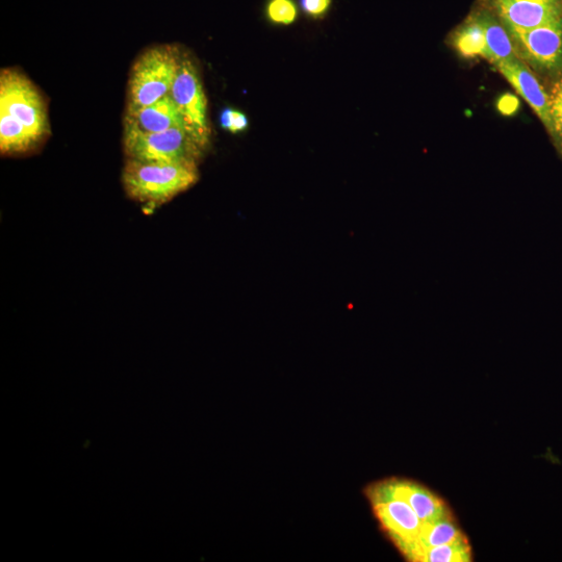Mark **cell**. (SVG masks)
Segmentation results:
<instances>
[{
	"mask_svg": "<svg viewBox=\"0 0 562 562\" xmlns=\"http://www.w3.org/2000/svg\"><path fill=\"white\" fill-rule=\"evenodd\" d=\"M123 149L126 159L196 165L206 150L184 126L172 127L160 133L124 131Z\"/></svg>",
	"mask_w": 562,
	"mask_h": 562,
	"instance_id": "cell-4",
	"label": "cell"
},
{
	"mask_svg": "<svg viewBox=\"0 0 562 562\" xmlns=\"http://www.w3.org/2000/svg\"><path fill=\"white\" fill-rule=\"evenodd\" d=\"M464 540H467V536L456 525L453 518L425 523L417 541L408 547L402 555L407 560L416 562L419 554L428 548L455 544Z\"/></svg>",
	"mask_w": 562,
	"mask_h": 562,
	"instance_id": "cell-13",
	"label": "cell"
},
{
	"mask_svg": "<svg viewBox=\"0 0 562 562\" xmlns=\"http://www.w3.org/2000/svg\"><path fill=\"white\" fill-rule=\"evenodd\" d=\"M220 123L224 130L234 134L241 133L248 127V119L245 114L233 109L222 111Z\"/></svg>",
	"mask_w": 562,
	"mask_h": 562,
	"instance_id": "cell-18",
	"label": "cell"
},
{
	"mask_svg": "<svg viewBox=\"0 0 562 562\" xmlns=\"http://www.w3.org/2000/svg\"><path fill=\"white\" fill-rule=\"evenodd\" d=\"M266 15L272 23L289 25L296 20L298 11L293 0H269Z\"/></svg>",
	"mask_w": 562,
	"mask_h": 562,
	"instance_id": "cell-17",
	"label": "cell"
},
{
	"mask_svg": "<svg viewBox=\"0 0 562 562\" xmlns=\"http://www.w3.org/2000/svg\"><path fill=\"white\" fill-rule=\"evenodd\" d=\"M366 496L371 504L390 499L404 501L424 524L452 518L445 501L415 481L391 478L376 482L366 490Z\"/></svg>",
	"mask_w": 562,
	"mask_h": 562,
	"instance_id": "cell-7",
	"label": "cell"
},
{
	"mask_svg": "<svg viewBox=\"0 0 562 562\" xmlns=\"http://www.w3.org/2000/svg\"><path fill=\"white\" fill-rule=\"evenodd\" d=\"M182 58L180 50L171 45L145 49L131 68L126 111L139 110L168 96Z\"/></svg>",
	"mask_w": 562,
	"mask_h": 562,
	"instance_id": "cell-3",
	"label": "cell"
},
{
	"mask_svg": "<svg viewBox=\"0 0 562 562\" xmlns=\"http://www.w3.org/2000/svg\"><path fill=\"white\" fill-rule=\"evenodd\" d=\"M124 131L160 133L172 127L184 126L180 111L170 94L150 106L135 111H125Z\"/></svg>",
	"mask_w": 562,
	"mask_h": 562,
	"instance_id": "cell-11",
	"label": "cell"
},
{
	"mask_svg": "<svg viewBox=\"0 0 562 562\" xmlns=\"http://www.w3.org/2000/svg\"><path fill=\"white\" fill-rule=\"evenodd\" d=\"M507 31L512 38L516 57L541 81L551 86L562 79V22L525 31Z\"/></svg>",
	"mask_w": 562,
	"mask_h": 562,
	"instance_id": "cell-5",
	"label": "cell"
},
{
	"mask_svg": "<svg viewBox=\"0 0 562 562\" xmlns=\"http://www.w3.org/2000/svg\"><path fill=\"white\" fill-rule=\"evenodd\" d=\"M170 96L180 111L185 129L204 148L211 139L208 100L194 62L183 55Z\"/></svg>",
	"mask_w": 562,
	"mask_h": 562,
	"instance_id": "cell-6",
	"label": "cell"
},
{
	"mask_svg": "<svg viewBox=\"0 0 562 562\" xmlns=\"http://www.w3.org/2000/svg\"><path fill=\"white\" fill-rule=\"evenodd\" d=\"M449 45L457 55L472 60L487 55V41L479 15L473 7L461 24L449 34Z\"/></svg>",
	"mask_w": 562,
	"mask_h": 562,
	"instance_id": "cell-12",
	"label": "cell"
},
{
	"mask_svg": "<svg viewBox=\"0 0 562 562\" xmlns=\"http://www.w3.org/2000/svg\"><path fill=\"white\" fill-rule=\"evenodd\" d=\"M371 505L382 531L388 534L401 553L417 541L424 523L410 505L397 499Z\"/></svg>",
	"mask_w": 562,
	"mask_h": 562,
	"instance_id": "cell-10",
	"label": "cell"
},
{
	"mask_svg": "<svg viewBox=\"0 0 562 562\" xmlns=\"http://www.w3.org/2000/svg\"><path fill=\"white\" fill-rule=\"evenodd\" d=\"M50 134L45 98L27 75L14 68L0 72V151L25 155Z\"/></svg>",
	"mask_w": 562,
	"mask_h": 562,
	"instance_id": "cell-1",
	"label": "cell"
},
{
	"mask_svg": "<svg viewBox=\"0 0 562 562\" xmlns=\"http://www.w3.org/2000/svg\"><path fill=\"white\" fill-rule=\"evenodd\" d=\"M300 5L306 15L321 18L328 12L331 0H300Z\"/></svg>",
	"mask_w": 562,
	"mask_h": 562,
	"instance_id": "cell-19",
	"label": "cell"
},
{
	"mask_svg": "<svg viewBox=\"0 0 562 562\" xmlns=\"http://www.w3.org/2000/svg\"><path fill=\"white\" fill-rule=\"evenodd\" d=\"M496 15L507 29L530 30L562 22V0H475Z\"/></svg>",
	"mask_w": 562,
	"mask_h": 562,
	"instance_id": "cell-8",
	"label": "cell"
},
{
	"mask_svg": "<svg viewBox=\"0 0 562 562\" xmlns=\"http://www.w3.org/2000/svg\"><path fill=\"white\" fill-rule=\"evenodd\" d=\"M199 178L198 165L156 163L126 159L122 185L130 198L159 207L193 187Z\"/></svg>",
	"mask_w": 562,
	"mask_h": 562,
	"instance_id": "cell-2",
	"label": "cell"
},
{
	"mask_svg": "<svg viewBox=\"0 0 562 562\" xmlns=\"http://www.w3.org/2000/svg\"><path fill=\"white\" fill-rule=\"evenodd\" d=\"M551 117L553 142L559 157L562 159V79L550 86Z\"/></svg>",
	"mask_w": 562,
	"mask_h": 562,
	"instance_id": "cell-16",
	"label": "cell"
},
{
	"mask_svg": "<svg viewBox=\"0 0 562 562\" xmlns=\"http://www.w3.org/2000/svg\"><path fill=\"white\" fill-rule=\"evenodd\" d=\"M496 67L539 117L551 137L553 126L550 94L539 76L518 58L501 62Z\"/></svg>",
	"mask_w": 562,
	"mask_h": 562,
	"instance_id": "cell-9",
	"label": "cell"
},
{
	"mask_svg": "<svg viewBox=\"0 0 562 562\" xmlns=\"http://www.w3.org/2000/svg\"><path fill=\"white\" fill-rule=\"evenodd\" d=\"M520 108V101L517 96L513 94H504L498 98L497 109L505 116H512L518 112Z\"/></svg>",
	"mask_w": 562,
	"mask_h": 562,
	"instance_id": "cell-20",
	"label": "cell"
},
{
	"mask_svg": "<svg viewBox=\"0 0 562 562\" xmlns=\"http://www.w3.org/2000/svg\"><path fill=\"white\" fill-rule=\"evenodd\" d=\"M472 548L468 539L455 544L432 547L419 554L416 562H471Z\"/></svg>",
	"mask_w": 562,
	"mask_h": 562,
	"instance_id": "cell-15",
	"label": "cell"
},
{
	"mask_svg": "<svg viewBox=\"0 0 562 562\" xmlns=\"http://www.w3.org/2000/svg\"><path fill=\"white\" fill-rule=\"evenodd\" d=\"M473 7L479 15L485 32V41H487L485 59L496 66L501 62L517 58L512 38L504 23L493 13L476 5Z\"/></svg>",
	"mask_w": 562,
	"mask_h": 562,
	"instance_id": "cell-14",
	"label": "cell"
}]
</instances>
